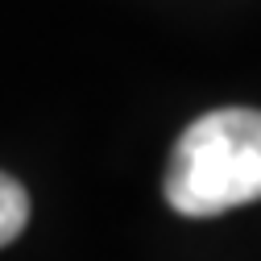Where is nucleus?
Here are the masks:
<instances>
[{
  "label": "nucleus",
  "mask_w": 261,
  "mask_h": 261,
  "mask_svg": "<svg viewBox=\"0 0 261 261\" xmlns=\"http://www.w3.org/2000/svg\"><path fill=\"white\" fill-rule=\"evenodd\" d=\"M166 199L178 216H220L261 199V112L216 108L174 145Z\"/></svg>",
  "instance_id": "obj_1"
},
{
  "label": "nucleus",
  "mask_w": 261,
  "mask_h": 261,
  "mask_svg": "<svg viewBox=\"0 0 261 261\" xmlns=\"http://www.w3.org/2000/svg\"><path fill=\"white\" fill-rule=\"evenodd\" d=\"M29 224V195L17 178L0 170V249L21 237V228Z\"/></svg>",
  "instance_id": "obj_2"
}]
</instances>
